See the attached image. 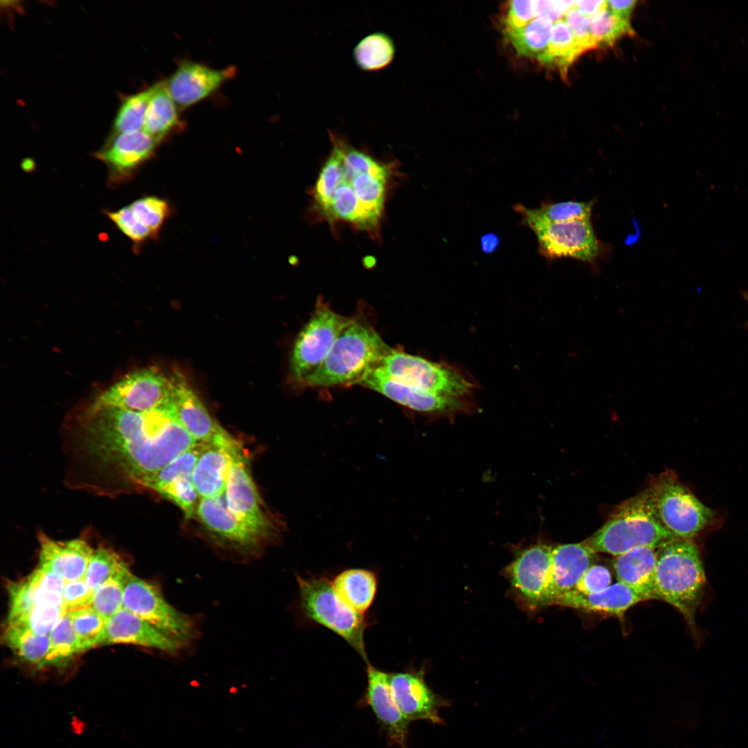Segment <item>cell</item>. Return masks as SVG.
I'll return each mask as SVG.
<instances>
[{
	"label": "cell",
	"instance_id": "obj_1",
	"mask_svg": "<svg viewBox=\"0 0 748 748\" xmlns=\"http://www.w3.org/2000/svg\"><path fill=\"white\" fill-rule=\"evenodd\" d=\"M82 443L99 465L141 485L197 443L179 422L170 398L145 412L87 409Z\"/></svg>",
	"mask_w": 748,
	"mask_h": 748
},
{
	"label": "cell",
	"instance_id": "obj_2",
	"mask_svg": "<svg viewBox=\"0 0 748 748\" xmlns=\"http://www.w3.org/2000/svg\"><path fill=\"white\" fill-rule=\"evenodd\" d=\"M706 579L700 551L691 540L674 537L657 549L656 599L675 607L695 638V613L705 592Z\"/></svg>",
	"mask_w": 748,
	"mask_h": 748
},
{
	"label": "cell",
	"instance_id": "obj_3",
	"mask_svg": "<svg viewBox=\"0 0 748 748\" xmlns=\"http://www.w3.org/2000/svg\"><path fill=\"white\" fill-rule=\"evenodd\" d=\"M393 350L372 327L350 319L320 366L303 384L316 387L357 384Z\"/></svg>",
	"mask_w": 748,
	"mask_h": 748
},
{
	"label": "cell",
	"instance_id": "obj_4",
	"mask_svg": "<svg viewBox=\"0 0 748 748\" xmlns=\"http://www.w3.org/2000/svg\"><path fill=\"white\" fill-rule=\"evenodd\" d=\"M674 537L660 522L646 490L618 506L583 542L596 553L617 556L639 547L657 549Z\"/></svg>",
	"mask_w": 748,
	"mask_h": 748
},
{
	"label": "cell",
	"instance_id": "obj_5",
	"mask_svg": "<svg viewBox=\"0 0 748 748\" xmlns=\"http://www.w3.org/2000/svg\"><path fill=\"white\" fill-rule=\"evenodd\" d=\"M301 605L305 615L343 638L368 664L364 614L346 605L324 577H297Z\"/></svg>",
	"mask_w": 748,
	"mask_h": 748
},
{
	"label": "cell",
	"instance_id": "obj_6",
	"mask_svg": "<svg viewBox=\"0 0 748 748\" xmlns=\"http://www.w3.org/2000/svg\"><path fill=\"white\" fill-rule=\"evenodd\" d=\"M661 524L675 537L693 540L713 521L715 513L682 484L673 471L647 489Z\"/></svg>",
	"mask_w": 748,
	"mask_h": 748
},
{
	"label": "cell",
	"instance_id": "obj_7",
	"mask_svg": "<svg viewBox=\"0 0 748 748\" xmlns=\"http://www.w3.org/2000/svg\"><path fill=\"white\" fill-rule=\"evenodd\" d=\"M377 368L398 382L438 395L465 398L474 386L452 366L394 349Z\"/></svg>",
	"mask_w": 748,
	"mask_h": 748
},
{
	"label": "cell",
	"instance_id": "obj_8",
	"mask_svg": "<svg viewBox=\"0 0 748 748\" xmlns=\"http://www.w3.org/2000/svg\"><path fill=\"white\" fill-rule=\"evenodd\" d=\"M350 321V318L339 314L323 302L317 304L310 319L299 333L292 349L290 373L294 382L303 384L318 368Z\"/></svg>",
	"mask_w": 748,
	"mask_h": 748
},
{
	"label": "cell",
	"instance_id": "obj_9",
	"mask_svg": "<svg viewBox=\"0 0 748 748\" xmlns=\"http://www.w3.org/2000/svg\"><path fill=\"white\" fill-rule=\"evenodd\" d=\"M123 608L182 644L195 636L193 620L170 605L157 586L132 573L125 587Z\"/></svg>",
	"mask_w": 748,
	"mask_h": 748
},
{
	"label": "cell",
	"instance_id": "obj_10",
	"mask_svg": "<svg viewBox=\"0 0 748 748\" xmlns=\"http://www.w3.org/2000/svg\"><path fill=\"white\" fill-rule=\"evenodd\" d=\"M224 495L230 512L264 541L278 533L276 526L262 508L244 449L238 442L232 449Z\"/></svg>",
	"mask_w": 748,
	"mask_h": 748
},
{
	"label": "cell",
	"instance_id": "obj_11",
	"mask_svg": "<svg viewBox=\"0 0 748 748\" xmlns=\"http://www.w3.org/2000/svg\"><path fill=\"white\" fill-rule=\"evenodd\" d=\"M170 395L169 377L154 367L131 372L103 391L87 409L114 407L145 412Z\"/></svg>",
	"mask_w": 748,
	"mask_h": 748
},
{
	"label": "cell",
	"instance_id": "obj_12",
	"mask_svg": "<svg viewBox=\"0 0 748 748\" xmlns=\"http://www.w3.org/2000/svg\"><path fill=\"white\" fill-rule=\"evenodd\" d=\"M533 231L540 253L548 258H572L591 262L599 253V242L590 218L545 224Z\"/></svg>",
	"mask_w": 748,
	"mask_h": 748
},
{
	"label": "cell",
	"instance_id": "obj_13",
	"mask_svg": "<svg viewBox=\"0 0 748 748\" xmlns=\"http://www.w3.org/2000/svg\"><path fill=\"white\" fill-rule=\"evenodd\" d=\"M411 410L437 416H454L472 410L465 398H452L422 391L398 382L378 368L368 371L357 382Z\"/></svg>",
	"mask_w": 748,
	"mask_h": 748
},
{
	"label": "cell",
	"instance_id": "obj_14",
	"mask_svg": "<svg viewBox=\"0 0 748 748\" xmlns=\"http://www.w3.org/2000/svg\"><path fill=\"white\" fill-rule=\"evenodd\" d=\"M203 444L197 443L140 486L148 488L177 505L188 519L195 518L200 500L192 473Z\"/></svg>",
	"mask_w": 748,
	"mask_h": 748
},
{
	"label": "cell",
	"instance_id": "obj_15",
	"mask_svg": "<svg viewBox=\"0 0 748 748\" xmlns=\"http://www.w3.org/2000/svg\"><path fill=\"white\" fill-rule=\"evenodd\" d=\"M553 547L537 543L524 549L510 567L515 588L532 607L549 605Z\"/></svg>",
	"mask_w": 748,
	"mask_h": 748
},
{
	"label": "cell",
	"instance_id": "obj_16",
	"mask_svg": "<svg viewBox=\"0 0 748 748\" xmlns=\"http://www.w3.org/2000/svg\"><path fill=\"white\" fill-rule=\"evenodd\" d=\"M389 684L395 704L408 721L443 723L439 711L448 703L429 688L422 672L389 673Z\"/></svg>",
	"mask_w": 748,
	"mask_h": 748
},
{
	"label": "cell",
	"instance_id": "obj_17",
	"mask_svg": "<svg viewBox=\"0 0 748 748\" xmlns=\"http://www.w3.org/2000/svg\"><path fill=\"white\" fill-rule=\"evenodd\" d=\"M159 143L142 130L114 134L96 157L108 167L112 184L127 181L153 154Z\"/></svg>",
	"mask_w": 748,
	"mask_h": 748
},
{
	"label": "cell",
	"instance_id": "obj_18",
	"mask_svg": "<svg viewBox=\"0 0 748 748\" xmlns=\"http://www.w3.org/2000/svg\"><path fill=\"white\" fill-rule=\"evenodd\" d=\"M195 518L215 540L234 549L248 551L265 542L230 512L224 494L200 499Z\"/></svg>",
	"mask_w": 748,
	"mask_h": 748
},
{
	"label": "cell",
	"instance_id": "obj_19",
	"mask_svg": "<svg viewBox=\"0 0 748 748\" xmlns=\"http://www.w3.org/2000/svg\"><path fill=\"white\" fill-rule=\"evenodd\" d=\"M238 442L222 429L211 442L203 443L192 473L193 482L200 499L224 493L232 449Z\"/></svg>",
	"mask_w": 748,
	"mask_h": 748
},
{
	"label": "cell",
	"instance_id": "obj_20",
	"mask_svg": "<svg viewBox=\"0 0 748 748\" xmlns=\"http://www.w3.org/2000/svg\"><path fill=\"white\" fill-rule=\"evenodd\" d=\"M64 582L57 575L39 566L26 578L9 582L7 590L10 607L6 621L37 606L63 607Z\"/></svg>",
	"mask_w": 748,
	"mask_h": 748
},
{
	"label": "cell",
	"instance_id": "obj_21",
	"mask_svg": "<svg viewBox=\"0 0 748 748\" xmlns=\"http://www.w3.org/2000/svg\"><path fill=\"white\" fill-rule=\"evenodd\" d=\"M168 377L170 399L179 422L197 443L211 442L223 428L211 416L180 371L173 370Z\"/></svg>",
	"mask_w": 748,
	"mask_h": 748
},
{
	"label": "cell",
	"instance_id": "obj_22",
	"mask_svg": "<svg viewBox=\"0 0 748 748\" xmlns=\"http://www.w3.org/2000/svg\"><path fill=\"white\" fill-rule=\"evenodd\" d=\"M366 665L367 686L364 702L371 709L390 742L406 748L410 722L400 712L393 699L389 673L370 663Z\"/></svg>",
	"mask_w": 748,
	"mask_h": 748
},
{
	"label": "cell",
	"instance_id": "obj_23",
	"mask_svg": "<svg viewBox=\"0 0 748 748\" xmlns=\"http://www.w3.org/2000/svg\"><path fill=\"white\" fill-rule=\"evenodd\" d=\"M233 72L232 68L217 70L197 62H183L166 85L177 107L184 109L209 96Z\"/></svg>",
	"mask_w": 748,
	"mask_h": 748
},
{
	"label": "cell",
	"instance_id": "obj_24",
	"mask_svg": "<svg viewBox=\"0 0 748 748\" xmlns=\"http://www.w3.org/2000/svg\"><path fill=\"white\" fill-rule=\"evenodd\" d=\"M39 542L38 566L53 572L64 582L84 578L94 551L86 541H58L41 534Z\"/></svg>",
	"mask_w": 748,
	"mask_h": 748
},
{
	"label": "cell",
	"instance_id": "obj_25",
	"mask_svg": "<svg viewBox=\"0 0 748 748\" xmlns=\"http://www.w3.org/2000/svg\"><path fill=\"white\" fill-rule=\"evenodd\" d=\"M105 643H127L175 652L184 644L121 608L106 621Z\"/></svg>",
	"mask_w": 748,
	"mask_h": 748
},
{
	"label": "cell",
	"instance_id": "obj_26",
	"mask_svg": "<svg viewBox=\"0 0 748 748\" xmlns=\"http://www.w3.org/2000/svg\"><path fill=\"white\" fill-rule=\"evenodd\" d=\"M596 554L584 542L558 545L553 548L549 605L556 604L570 592L591 565Z\"/></svg>",
	"mask_w": 748,
	"mask_h": 748
},
{
	"label": "cell",
	"instance_id": "obj_27",
	"mask_svg": "<svg viewBox=\"0 0 748 748\" xmlns=\"http://www.w3.org/2000/svg\"><path fill=\"white\" fill-rule=\"evenodd\" d=\"M657 549L639 547L615 556L613 567L618 582L623 583L646 600L656 599L654 577Z\"/></svg>",
	"mask_w": 748,
	"mask_h": 748
},
{
	"label": "cell",
	"instance_id": "obj_28",
	"mask_svg": "<svg viewBox=\"0 0 748 748\" xmlns=\"http://www.w3.org/2000/svg\"><path fill=\"white\" fill-rule=\"evenodd\" d=\"M646 598L621 582L589 595L569 592L556 605L599 614L621 616L629 608Z\"/></svg>",
	"mask_w": 748,
	"mask_h": 748
},
{
	"label": "cell",
	"instance_id": "obj_29",
	"mask_svg": "<svg viewBox=\"0 0 748 748\" xmlns=\"http://www.w3.org/2000/svg\"><path fill=\"white\" fill-rule=\"evenodd\" d=\"M3 639L16 655L37 668L64 667L51 647L49 636L6 623Z\"/></svg>",
	"mask_w": 748,
	"mask_h": 748
},
{
	"label": "cell",
	"instance_id": "obj_30",
	"mask_svg": "<svg viewBox=\"0 0 748 748\" xmlns=\"http://www.w3.org/2000/svg\"><path fill=\"white\" fill-rule=\"evenodd\" d=\"M332 583L337 594L346 605L364 614L374 600L377 582L372 571L352 569L340 573Z\"/></svg>",
	"mask_w": 748,
	"mask_h": 748
},
{
	"label": "cell",
	"instance_id": "obj_31",
	"mask_svg": "<svg viewBox=\"0 0 748 748\" xmlns=\"http://www.w3.org/2000/svg\"><path fill=\"white\" fill-rule=\"evenodd\" d=\"M593 202L567 201L543 204L537 208H528L522 204L515 210L532 230L549 224L561 223L575 220L590 218Z\"/></svg>",
	"mask_w": 748,
	"mask_h": 748
},
{
	"label": "cell",
	"instance_id": "obj_32",
	"mask_svg": "<svg viewBox=\"0 0 748 748\" xmlns=\"http://www.w3.org/2000/svg\"><path fill=\"white\" fill-rule=\"evenodd\" d=\"M154 86L142 130L159 143L177 125V107L168 91L166 82H158Z\"/></svg>",
	"mask_w": 748,
	"mask_h": 748
},
{
	"label": "cell",
	"instance_id": "obj_33",
	"mask_svg": "<svg viewBox=\"0 0 748 748\" xmlns=\"http://www.w3.org/2000/svg\"><path fill=\"white\" fill-rule=\"evenodd\" d=\"M553 23L547 17H537L520 29L504 33L519 55L538 59L548 47Z\"/></svg>",
	"mask_w": 748,
	"mask_h": 748
},
{
	"label": "cell",
	"instance_id": "obj_34",
	"mask_svg": "<svg viewBox=\"0 0 748 748\" xmlns=\"http://www.w3.org/2000/svg\"><path fill=\"white\" fill-rule=\"evenodd\" d=\"M580 55L573 33L562 18L553 23L548 47L537 60L546 66L557 67L564 76L569 66Z\"/></svg>",
	"mask_w": 748,
	"mask_h": 748
},
{
	"label": "cell",
	"instance_id": "obj_35",
	"mask_svg": "<svg viewBox=\"0 0 748 748\" xmlns=\"http://www.w3.org/2000/svg\"><path fill=\"white\" fill-rule=\"evenodd\" d=\"M395 48L393 39L387 34L373 33L363 37L353 51L357 65L364 71L381 70L393 61Z\"/></svg>",
	"mask_w": 748,
	"mask_h": 748
},
{
	"label": "cell",
	"instance_id": "obj_36",
	"mask_svg": "<svg viewBox=\"0 0 748 748\" xmlns=\"http://www.w3.org/2000/svg\"><path fill=\"white\" fill-rule=\"evenodd\" d=\"M131 575L127 565L93 591L91 606L106 621L123 608V592Z\"/></svg>",
	"mask_w": 748,
	"mask_h": 748
},
{
	"label": "cell",
	"instance_id": "obj_37",
	"mask_svg": "<svg viewBox=\"0 0 748 748\" xmlns=\"http://www.w3.org/2000/svg\"><path fill=\"white\" fill-rule=\"evenodd\" d=\"M68 612L83 652L105 644L107 621L91 605Z\"/></svg>",
	"mask_w": 748,
	"mask_h": 748
},
{
	"label": "cell",
	"instance_id": "obj_38",
	"mask_svg": "<svg viewBox=\"0 0 748 748\" xmlns=\"http://www.w3.org/2000/svg\"><path fill=\"white\" fill-rule=\"evenodd\" d=\"M154 86L128 96L121 105L114 123V134L131 133L143 128Z\"/></svg>",
	"mask_w": 748,
	"mask_h": 748
},
{
	"label": "cell",
	"instance_id": "obj_39",
	"mask_svg": "<svg viewBox=\"0 0 748 748\" xmlns=\"http://www.w3.org/2000/svg\"><path fill=\"white\" fill-rule=\"evenodd\" d=\"M127 564L112 549L98 547L94 549L88 564L84 580L94 591Z\"/></svg>",
	"mask_w": 748,
	"mask_h": 748
},
{
	"label": "cell",
	"instance_id": "obj_40",
	"mask_svg": "<svg viewBox=\"0 0 748 748\" xmlns=\"http://www.w3.org/2000/svg\"><path fill=\"white\" fill-rule=\"evenodd\" d=\"M591 30L598 46H612L621 37L635 33L629 21L619 18L607 8L591 18Z\"/></svg>",
	"mask_w": 748,
	"mask_h": 748
},
{
	"label": "cell",
	"instance_id": "obj_41",
	"mask_svg": "<svg viewBox=\"0 0 748 748\" xmlns=\"http://www.w3.org/2000/svg\"><path fill=\"white\" fill-rule=\"evenodd\" d=\"M49 639L55 655L64 667L74 655L83 652L68 611L53 628Z\"/></svg>",
	"mask_w": 748,
	"mask_h": 748
},
{
	"label": "cell",
	"instance_id": "obj_42",
	"mask_svg": "<svg viewBox=\"0 0 748 748\" xmlns=\"http://www.w3.org/2000/svg\"><path fill=\"white\" fill-rule=\"evenodd\" d=\"M66 612L64 606H37L15 618L6 621V623L21 627L37 634L49 636Z\"/></svg>",
	"mask_w": 748,
	"mask_h": 748
},
{
	"label": "cell",
	"instance_id": "obj_43",
	"mask_svg": "<svg viewBox=\"0 0 748 748\" xmlns=\"http://www.w3.org/2000/svg\"><path fill=\"white\" fill-rule=\"evenodd\" d=\"M130 206L138 219L151 230L154 236L170 213L167 202L154 196L138 199Z\"/></svg>",
	"mask_w": 748,
	"mask_h": 748
},
{
	"label": "cell",
	"instance_id": "obj_44",
	"mask_svg": "<svg viewBox=\"0 0 748 748\" xmlns=\"http://www.w3.org/2000/svg\"><path fill=\"white\" fill-rule=\"evenodd\" d=\"M106 214L116 227L136 244L154 237L151 230L135 215L130 205L115 211H106Z\"/></svg>",
	"mask_w": 748,
	"mask_h": 748
},
{
	"label": "cell",
	"instance_id": "obj_45",
	"mask_svg": "<svg viewBox=\"0 0 748 748\" xmlns=\"http://www.w3.org/2000/svg\"><path fill=\"white\" fill-rule=\"evenodd\" d=\"M564 19L573 33L581 54L598 47L591 33L590 18L585 16L573 7L564 14Z\"/></svg>",
	"mask_w": 748,
	"mask_h": 748
},
{
	"label": "cell",
	"instance_id": "obj_46",
	"mask_svg": "<svg viewBox=\"0 0 748 748\" xmlns=\"http://www.w3.org/2000/svg\"><path fill=\"white\" fill-rule=\"evenodd\" d=\"M609 570L600 564H591L585 572L576 587L570 591L589 595L600 591L611 585Z\"/></svg>",
	"mask_w": 748,
	"mask_h": 748
},
{
	"label": "cell",
	"instance_id": "obj_47",
	"mask_svg": "<svg viewBox=\"0 0 748 748\" xmlns=\"http://www.w3.org/2000/svg\"><path fill=\"white\" fill-rule=\"evenodd\" d=\"M535 17V1H511L503 21L504 33L520 29Z\"/></svg>",
	"mask_w": 748,
	"mask_h": 748
},
{
	"label": "cell",
	"instance_id": "obj_48",
	"mask_svg": "<svg viewBox=\"0 0 748 748\" xmlns=\"http://www.w3.org/2000/svg\"><path fill=\"white\" fill-rule=\"evenodd\" d=\"M93 591L87 584L84 578L64 582L63 605L67 611L87 606L92 602Z\"/></svg>",
	"mask_w": 748,
	"mask_h": 748
},
{
	"label": "cell",
	"instance_id": "obj_49",
	"mask_svg": "<svg viewBox=\"0 0 748 748\" xmlns=\"http://www.w3.org/2000/svg\"><path fill=\"white\" fill-rule=\"evenodd\" d=\"M576 1H535L536 17H545L553 23L575 6Z\"/></svg>",
	"mask_w": 748,
	"mask_h": 748
},
{
	"label": "cell",
	"instance_id": "obj_50",
	"mask_svg": "<svg viewBox=\"0 0 748 748\" xmlns=\"http://www.w3.org/2000/svg\"><path fill=\"white\" fill-rule=\"evenodd\" d=\"M574 7L585 16L592 18L598 13L605 10L607 8V1H576Z\"/></svg>",
	"mask_w": 748,
	"mask_h": 748
},
{
	"label": "cell",
	"instance_id": "obj_51",
	"mask_svg": "<svg viewBox=\"0 0 748 748\" xmlns=\"http://www.w3.org/2000/svg\"><path fill=\"white\" fill-rule=\"evenodd\" d=\"M607 9L621 19L630 21L636 1H607Z\"/></svg>",
	"mask_w": 748,
	"mask_h": 748
},
{
	"label": "cell",
	"instance_id": "obj_52",
	"mask_svg": "<svg viewBox=\"0 0 748 748\" xmlns=\"http://www.w3.org/2000/svg\"><path fill=\"white\" fill-rule=\"evenodd\" d=\"M482 251L486 253L492 252L499 244V238L494 233H487L481 239Z\"/></svg>",
	"mask_w": 748,
	"mask_h": 748
},
{
	"label": "cell",
	"instance_id": "obj_53",
	"mask_svg": "<svg viewBox=\"0 0 748 748\" xmlns=\"http://www.w3.org/2000/svg\"><path fill=\"white\" fill-rule=\"evenodd\" d=\"M742 296L744 297L745 300V301H746L747 302V303H748V292H742ZM747 326H748V322H747Z\"/></svg>",
	"mask_w": 748,
	"mask_h": 748
}]
</instances>
